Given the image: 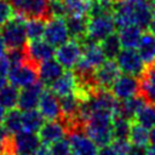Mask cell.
<instances>
[{"label": "cell", "mask_w": 155, "mask_h": 155, "mask_svg": "<svg viewBox=\"0 0 155 155\" xmlns=\"http://www.w3.org/2000/svg\"><path fill=\"white\" fill-rule=\"evenodd\" d=\"M113 116L114 114L97 110L93 111L85 124V134L94 142L97 147L109 145L114 140L113 136Z\"/></svg>", "instance_id": "cell-1"}, {"label": "cell", "mask_w": 155, "mask_h": 155, "mask_svg": "<svg viewBox=\"0 0 155 155\" xmlns=\"http://www.w3.org/2000/svg\"><path fill=\"white\" fill-rule=\"evenodd\" d=\"M0 35L7 50L24 48L28 42L27 22L21 16H12L0 27Z\"/></svg>", "instance_id": "cell-2"}, {"label": "cell", "mask_w": 155, "mask_h": 155, "mask_svg": "<svg viewBox=\"0 0 155 155\" xmlns=\"http://www.w3.org/2000/svg\"><path fill=\"white\" fill-rule=\"evenodd\" d=\"M10 5L17 16L24 19H44L51 18L48 0H10Z\"/></svg>", "instance_id": "cell-3"}, {"label": "cell", "mask_w": 155, "mask_h": 155, "mask_svg": "<svg viewBox=\"0 0 155 155\" xmlns=\"http://www.w3.org/2000/svg\"><path fill=\"white\" fill-rule=\"evenodd\" d=\"M115 29H116V25H115L113 16L88 17L86 39L99 44L108 35L113 34Z\"/></svg>", "instance_id": "cell-4"}, {"label": "cell", "mask_w": 155, "mask_h": 155, "mask_svg": "<svg viewBox=\"0 0 155 155\" xmlns=\"http://www.w3.org/2000/svg\"><path fill=\"white\" fill-rule=\"evenodd\" d=\"M38 80V65L31 63L29 59L25 62L11 67L8 71V81L11 85L18 87L29 86Z\"/></svg>", "instance_id": "cell-5"}, {"label": "cell", "mask_w": 155, "mask_h": 155, "mask_svg": "<svg viewBox=\"0 0 155 155\" xmlns=\"http://www.w3.org/2000/svg\"><path fill=\"white\" fill-rule=\"evenodd\" d=\"M115 62L121 73L133 76H140V74L145 69V63L138 54L136 50L132 48H124L116 56Z\"/></svg>", "instance_id": "cell-6"}, {"label": "cell", "mask_w": 155, "mask_h": 155, "mask_svg": "<svg viewBox=\"0 0 155 155\" xmlns=\"http://www.w3.org/2000/svg\"><path fill=\"white\" fill-rule=\"evenodd\" d=\"M54 56L63 68L71 70L82 57V44L78 40L70 39L56 50Z\"/></svg>", "instance_id": "cell-7"}, {"label": "cell", "mask_w": 155, "mask_h": 155, "mask_svg": "<svg viewBox=\"0 0 155 155\" xmlns=\"http://www.w3.org/2000/svg\"><path fill=\"white\" fill-rule=\"evenodd\" d=\"M44 39L53 47H59L68 41L69 34L65 24V19L61 17H51L46 21Z\"/></svg>", "instance_id": "cell-8"}, {"label": "cell", "mask_w": 155, "mask_h": 155, "mask_svg": "<svg viewBox=\"0 0 155 155\" xmlns=\"http://www.w3.org/2000/svg\"><path fill=\"white\" fill-rule=\"evenodd\" d=\"M27 58L39 67V64L44 61L53 58L56 54L54 47L48 44L45 39H36V40H29L24 47Z\"/></svg>", "instance_id": "cell-9"}, {"label": "cell", "mask_w": 155, "mask_h": 155, "mask_svg": "<svg viewBox=\"0 0 155 155\" xmlns=\"http://www.w3.org/2000/svg\"><path fill=\"white\" fill-rule=\"evenodd\" d=\"M110 91L114 97L120 101L134 97L139 93V79L133 75L122 74L113 84Z\"/></svg>", "instance_id": "cell-10"}, {"label": "cell", "mask_w": 155, "mask_h": 155, "mask_svg": "<svg viewBox=\"0 0 155 155\" xmlns=\"http://www.w3.org/2000/svg\"><path fill=\"white\" fill-rule=\"evenodd\" d=\"M120 73L121 71L116 62L113 59H107L94 69V78L98 87L103 90H110L113 84L120 76Z\"/></svg>", "instance_id": "cell-11"}, {"label": "cell", "mask_w": 155, "mask_h": 155, "mask_svg": "<svg viewBox=\"0 0 155 155\" xmlns=\"http://www.w3.org/2000/svg\"><path fill=\"white\" fill-rule=\"evenodd\" d=\"M44 90H45V86L40 81H36L29 86L23 87L18 96V103H17L18 109L23 111L35 109L39 104V101Z\"/></svg>", "instance_id": "cell-12"}, {"label": "cell", "mask_w": 155, "mask_h": 155, "mask_svg": "<svg viewBox=\"0 0 155 155\" xmlns=\"http://www.w3.org/2000/svg\"><path fill=\"white\" fill-rule=\"evenodd\" d=\"M39 111L42 115V117L47 121L50 120H58L62 115L61 113V104L58 97L50 90L45 88L40 101H39Z\"/></svg>", "instance_id": "cell-13"}, {"label": "cell", "mask_w": 155, "mask_h": 155, "mask_svg": "<svg viewBox=\"0 0 155 155\" xmlns=\"http://www.w3.org/2000/svg\"><path fill=\"white\" fill-rule=\"evenodd\" d=\"M148 104L155 105V63L145 67L139 76V93Z\"/></svg>", "instance_id": "cell-14"}, {"label": "cell", "mask_w": 155, "mask_h": 155, "mask_svg": "<svg viewBox=\"0 0 155 155\" xmlns=\"http://www.w3.org/2000/svg\"><path fill=\"white\" fill-rule=\"evenodd\" d=\"M64 73V68L62 64L54 59H47L39 64L38 67V80L44 85L50 87L62 74Z\"/></svg>", "instance_id": "cell-15"}, {"label": "cell", "mask_w": 155, "mask_h": 155, "mask_svg": "<svg viewBox=\"0 0 155 155\" xmlns=\"http://www.w3.org/2000/svg\"><path fill=\"white\" fill-rule=\"evenodd\" d=\"M65 134H67L65 127L63 126L62 121L58 119V120H50L47 122H44V125L39 130L38 136L42 144L51 145V144L63 139Z\"/></svg>", "instance_id": "cell-16"}, {"label": "cell", "mask_w": 155, "mask_h": 155, "mask_svg": "<svg viewBox=\"0 0 155 155\" xmlns=\"http://www.w3.org/2000/svg\"><path fill=\"white\" fill-rule=\"evenodd\" d=\"M16 151L18 155H34L38 148L41 145L40 138L36 133L22 131L13 136Z\"/></svg>", "instance_id": "cell-17"}, {"label": "cell", "mask_w": 155, "mask_h": 155, "mask_svg": "<svg viewBox=\"0 0 155 155\" xmlns=\"http://www.w3.org/2000/svg\"><path fill=\"white\" fill-rule=\"evenodd\" d=\"M87 15H69L65 18L68 34L71 39L82 42L87 35Z\"/></svg>", "instance_id": "cell-18"}, {"label": "cell", "mask_w": 155, "mask_h": 155, "mask_svg": "<svg viewBox=\"0 0 155 155\" xmlns=\"http://www.w3.org/2000/svg\"><path fill=\"white\" fill-rule=\"evenodd\" d=\"M133 13H134V2L125 0H115V7L113 18L116 28H124L133 24Z\"/></svg>", "instance_id": "cell-19"}, {"label": "cell", "mask_w": 155, "mask_h": 155, "mask_svg": "<svg viewBox=\"0 0 155 155\" xmlns=\"http://www.w3.org/2000/svg\"><path fill=\"white\" fill-rule=\"evenodd\" d=\"M82 59L92 68H97L99 67L102 63H104L107 61L102 47L98 42L91 41L88 39H85L82 42Z\"/></svg>", "instance_id": "cell-20"}, {"label": "cell", "mask_w": 155, "mask_h": 155, "mask_svg": "<svg viewBox=\"0 0 155 155\" xmlns=\"http://www.w3.org/2000/svg\"><path fill=\"white\" fill-rule=\"evenodd\" d=\"M78 88L76 79L73 73V70L64 71L51 86L50 90L57 96V97H64L71 93H75Z\"/></svg>", "instance_id": "cell-21"}, {"label": "cell", "mask_w": 155, "mask_h": 155, "mask_svg": "<svg viewBox=\"0 0 155 155\" xmlns=\"http://www.w3.org/2000/svg\"><path fill=\"white\" fill-rule=\"evenodd\" d=\"M69 143L74 155H97L98 149L92 139L85 133H73L69 136Z\"/></svg>", "instance_id": "cell-22"}, {"label": "cell", "mask_w": 155, "mask_h": 155, "mask_svg": "<svg viewBox=\"0 0 155 155\" xmlns=\"http://www.w3.org/2000/svg\"><path fill=\"white\" fill-rule=\"evenodd\" d=\"M81 98L76 93H71L64 97H59L61 104V117L64 120H73L81 117L80 116V107H81Z\"/></svg>", "instance_id": "cell-23"}, {"label": "cell", "mask_w": 155, "mask_h": 155, "mask_svg": "<svg viewBox=\"0 0 155 155\" xmlns=\"http://www.w3.org/2000/svg\"><path fill=\"white\" fill-rule=\"evenodd\" d=\"M144 104H145V101L139 94H137L134 97H131L128 99H125V101H120L117 103V107L115 109L114 115L122 116L125 119L132 120V119L136 117L137 113L142 109V107Z\"/></svg>", "instance_id": "cell-24"}, {"label": "cell", "mask_w": 155, "mask_h": 155, "mask_svg": "<svg viewBox=\"0 0 155 155\" xmlns=\"http://www.w3.org/2000/svg\"><path fill=\"white\" fill-rule=\"evenodd\" d=\"M153 6L149 0L137 1L134 2V13H133V24L139 27L142 30L149 28L151 16H153Z\"/></svg>", "instance_id": "cell-25"}, {"label": "cell", "mask_w": 155, "mask_h": 155, "mask_svg": "<svg viewBox=\"0 0 155 155\" xmlns=\"http://www.w3.org/2000/svg\"><path fill=\"white\" fill-rule=\"evenodd\" d=\"M137 52L147 65L153 64L155 62V35L150 31L144 33L137 46Z\"/></svg>", "instance_id": "cell-26"}, {"label": "cell", "mask_w": 155, "mask_h": 155, "mask_svg": "<svg viewBox=\"0 0 155 155\" xmlns=\"http://www.w3.org/2000/svg\"><path fill=\"white\" fill-rule=\"evenodd\" d=\"M119 39L121 41V46L124 48H137L140 39H142V29L134 24H131V25H127V27H124V28H120L119 33Z\"/></svg>", "instance_id": "cell-27"}, {"label": "cell", "mask_w": 155, "mask_h": 155, "mask_svg": "<svg viewBox=\"0 0 155 155\" xmlns=\"http://www.w3.org/2000/svg\"><path fill=\"white\" fill-rule=\"evenodd\" d=\"M128 140L133 145H139V147L147 148L150 143V130L142 126L138 122H132Z\"/></svg>", "instance_id": "cell-28"}, {"label": "cell", "mask_w": 155, "mask_h": 155, "mask_svg": "<svg viewBox=\"0 0 155 155\" xmlns=\"http://www.w3.org/2000/svg\"><path fill=\"white\" fill-rule=\"evenodd\" d=\"M44 117L40 114L39 110L31 109L22 113V125H23V131L27 132H39L41 126L44 125Z\"/></svg>", "instance_id": "cell-29"}, {"label": "cell", "mask_w": 155, "mask_h": 155, "mask_svg": "<svg viewBox=\"0 0 155 155\" xmlns=\"http://www.w3.org/2000/svg\"><path fill=\"white\" fill-rule=\"evenodd\" d=\"M101 47H102V51L105 56L107 59H115L116 56L120 53L121 51V41L119 39V35L113 33L110 35H108L104 40H102L99 42Z\"/></svg>", "instance_id": "cell-30"}, {"label": "cell", "mask_w": 155, "mask_h": 155, "mask_svg": "<svg viewBox=\"0 0 155 155\" xmlns=\"http://www.w3.org/2000/svg\"><path fill=\"white\" fill-rule=\"evenodd\" d=\"M2 125L8 131V133L12 134V136L22 132L23 131V125H22V113H21V110L16 109V108L10 109L5 115Z\"/></svg>", "instance_id": "cell-31"}, {"label": "cell", "mask_w": 155, "mask_h": 155, "mask_svg": "<svg viewBox=\"0 0 155 155\" xmlns=\"http://www.w3.org/2000/svg\"><path fill=\"white\" fill-rule=\"evenodd\" d=\"M18 88L13 85H4L0 87V105L5 109H13L18 103Z\"/></svg>", "instance_id": "cell-32"}, {"label": "cell", "mask_w": 155, "mask_h": 155, "mask_svg": "<svg viewBox=\"0 0 155 155\" xmlns=\"http://www.w3.org/2000/svg\"><path fill=\"white\" fill-rule=\"evenodd\" d=\"M114 7H115V0H92L87 16L88 17L113 16Z\"/></svg>", "instance_id": "cell-33"}, {"label": "cell", "mask_w": 155, "mask_h": 155, "mask_svg": "<svg viewBox=\"0 0 155 155\" xmlns=\"http://www.w3.org/2000/svg\"><path fill=\"white\" fill-rule=\"evenodd\" d=\"M131 120L122 116H113V136L114 139H127L131 130Z\"/></svg>", "instance_id": "cell-34"}, {"label": "cell", "mask_w": 155, "mask_h": 155, "mask_svg": "<svg viewBox=\"0 0 155 155\" xmlns=\"http://www.w3.org/2000/svg\"><path fill=\"white\" fill-rule=\"evenodd\" d=\"M136 122L140 124L147 128L155 127V105L145 103L136 115Z\"/></svg>", "instance_id": "cell-35"}, {"label": "cell", "mask_w": 155, "mask_h": 155, "mask_svg": "<svg viewBox=\"0 0 155 155\" xmlns=\"http://www.w3.org/2000/svg\"><path fill=\"white\" fill-rule=\"evenodd\" d=\"M0 155H18L15 147L13 136L8 133L4 125L0 124Z\"/></svg>", "instance_id": "cell-36"}, {"label": "cell", "mask_w": 155, "mask_h": 155, "mask_svg": "<svg viewBox=\"0 0 155 155\" xmlns=\"http://www.w3.org/2000/svg\"><path fill=\"white\" fill-rule=\"evenodd\" d=\"M69 15H87L92 0H61Z\"/></svg>", "instance_id": "cell-37"}, {"label": "cell", "mask_w": 155, "mask_h": 155, "mask_svg": "<svg viewBox=\"0 0 155 155\" xmlns=\"http://www.w3.org/2000/svg\"><path fill=\"white\" fill-rule=\"evenodd\" d=\"M46 21L44 19H28L27 22V35L29 40L42 39L45 33Z\"/></svg>", "instance_id": "cell-38"}, {"label": "cell", "mask_w": 155, "mask_h": 155, "mask_svg": "<svg viewBox=\"0 0 155 155\" xmlns=\"http://www.w3.org/2000/svg\"><path fill=\"white\" fill-rule=\"evenodd\" d=\"M51 155H71V147L69 140L61 139L50 147Z\"/></svg>", "instance_id": "cell-39"}, {"label": "cell", "mask_w": 155, "mask_h": 155, "mask_svg": "<svg viewBox=\"0 0 155 155\" xmlns=\"http://www.w3.org/2000/svg\"><path fill=\"white\" fill-rule=\"evenodd\" d=\"M111 147L114 148L117 155H130L131 143L127 139H114Z\"/></svg>", "instance_id": "cell-40"}, {"label": "cell", "mask_w": 155, "mask_h": 155, "mask_svg": "<svg viewBox=\"0 0 155 155\" xmlns=\"http://www.w3.org/2000/svg\"><path fill=\"white\" fill-rule=\"evenodd\" d=\"M13 10L7 0H0V27L12 17Z\"/></svg>", "instance_id": "cell-41"}, {"label": "cell", "mask_w": 155, "mask_h": 155, "mask_svg": "<svg viewBox=\"0 0 155 155\" xmlns=\"http://www.w3.org/2000/svg\"><path fill=\"white\" fill-rule=\"evenodd\" d=\"M8 71H10V64L4 56L2 58H0V87L7 84Z\"/></svg>", "instance_id": "cell-42"}, {"label": "cell", "mask_w": 155, "mask_h": 155, "mask_svg": "<svg viewBox=\"0 0 155 155\" xmlns=\"http://www.w3.org/2000/svg\"><path fill=\"white\" fill-rule=\"evenodd\" d=\"M97 155H117L116 151L114 150V148L111 147V144L109 145H104V147H101Z\"/></svg>", "instance_id": "cell-43"}, {"label": "cell", "mask_w": 155, "mask_h": 155, "mask_svg": "<svg viewBox=\"0 0 155 155\" xmlns=\"http://www.w3.org/2000/svg\"><path fill=\"white\" fill-rule=\"evenodd\" d=\"M145 154H147V148L145 147H139V145L131 144L130 155H145Z\"/></svg>", "instance_id": "cell-44"}, {"label": "cell", "mask_w": 155, "mask_h": 155, "mask_svg": "<svg viewBox=\"0 0 155 155\" xmlns=\"http://www.w3.org/2000/svg\"><path fill=\"white\" fill-rule=\"evenodd\" d=\"M34 155H51L50 148H48L46 144H42V143H41V145L38 148V150L34 153Z\"/></svg>", "instance_id": "cell-45"}, {"label": "cell", "mask_w": 155, "mask_h": 155, "mask_svg": "<svg viewBox=\"0 0 155 155\" xmlns=\"http://www.w3.org/2000/svg\"><path fill=\"white\" fill-rule=\"evenodd\" d=\"M149 31L155 35V7H154V10H153L151 21H150V24H149Z\"/></svg>", "instance_id": "cell-46"}, {"label": "cell", "mask_w": 155, "mask_h": 155, "mask_svg": "<svg viewBox=\"0 0 155 155\" xmlns=\"http://www.w3.org/2000/svg\"><path fill=\"white\" fill-rule=\"evenodd\" d=\"M5 53H6V46H5L4 40L1 38V35H0V58H2L5 56Z\"/></svg>", "instance_id": "cell-47"}, {"label": "cell", "mask_w": 155, "mask_h": 155, "mask_svg": "<svg viewBox=\"0 0 155 155\" xmlns=\"http://www.w3.org/2000/svg\"><path fill=\"white\" fill-rule=\"evenodd\" d=\"M150 144L155 145V127L150 128Z\"/></svg>", "instance_id": "cell-48"}, {"label": "cell", "mask_w": 155, "mask_h": 155, "mask_svg": "<svg viewBox=\"0 0 155 155\" xmlns=\"http://www.w3.org/2000/svg\"><path fill=\"white\" fill-rule=\"evenodd\" d=\"M5 115H6V109H5V108H2V107L0 105V124L4 121Z\"/></svg>", "instance_id": "cell-49"}, {"label": "cell", "mask_w": 155, "mask_h": 155, "mask_svg": "<svg viewBox=\"0 0 155 155\" xmlns=\"http://www.w3.org/2000/svg\"><path fill=\"white\" fill-rule=\"evenodd\" d=\"M145 155H155V145H150L149 148H147Z\"/></svg>", "instance_id": "cell-50"}, {"label": "cell", "mask_w": 155, "mask_h": 155, "mask_svg": "<svg viewBox=\"0 0 155 155\" xmlns=\"http://www.w3.org/2000/svg\"><path fill=\"white\" fill-rule=\"evenodd\" d=\"M125 1H130V2H137V1H143V0H125Z\"/></svg>", "instance_id": "cell-51"}, {"label": "cell", "mask_w": 155, "mask_h": 155, "mask_svg": "<svg viewBox=\"0 0 155 155\" xmlns=\"http://www.w3.org/2000/svg\"><path fill=\"white\" fill-rule=\"evenodd\" d=\"M50 2H53V1H57V0H48Z\"/></svg>", "instance_id": "cell-52"}, {"label": "cell", "mask_w": 155, "mask_h": 155, "mask_svg": "<svg viewBox=\"0 0 155 155\" xmlns=\"http://www.w3.org/2000/svg\"><path fill=\"white\" fill-rule=\"evenodd\" d=\"M71 155H74V154H71Z\"/></svg>", "instance_id": "cell-53"}]
</instances>
